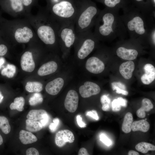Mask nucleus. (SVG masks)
<instances>
[{
  "mask_svg": "<svg viewBox=\"0 0 155 155\" xmlns=\"http://www.w3.org/2000/svg\"><path fill=\"white\" fill-rule=\"evenodd\" d=\"M127 1L142 12L155 18V8L152 5L151 0H129Z\"/></svg>",
  "mask_w": 155,
  "mask_h": 155,
  "instance_id": "11",
  "label": "nucleus"
},
{
  "mask_svg": "<svg viewBox=\"0 0 155 155\" xmlns=\"http://www.w3.org/2000/svg\"><path fill=\"white\" fill-rule=\"evenodd\" d=\"M112 88L113 90H116V92L117 94H121L125 95H127L128 94V92L127 91L120 89L117 87H115Z\"/></svg>",
  "mask_w": 155,
  "mask_h": 155,
  "instance_id": "44",
  "label": "nucleus"
},
{
  "mask_svg": "<svg viewBox=\"0 0 155 155\" xmlns=\"http://www.w3.org/2000/svg\"><path fill=\"white\" fill-rule=\"evenodd\" d=\"M26 18L38 39L45 44L55 46L59 43L58 32L60 24L46 10H40L36 15L31 13Z\"/></svg>",
  "mask_w": 155,
  "mask_h": 155,
  "instance_id": "3",
  "label": "nucleus"
},
{
  "mask_svg": "<svg viewBox=\"0 0 155 155\" xmlns=\"http://www.w3.org/2000/svg\"><path fill=\"white\" fill-rule=\"evenodd\" d=\"M16 71V68L14 65L8 64L2 69L0 73L3 76L11 78L14 76Z\"/></svg>",
  "mask_w": 155,
  "mask_h": 155,
  "instance_id": "29",
  "label": "nucleus"
},
{
  "mask_svg": "<svg viewBox=\"0 0 155 155\" xmlns=\"http://www.w3.org/2000/svg\"><path fill=\"white\" fill-rule=\"evenodd\" d=\"M133 119L132 114L128 112L125 115L122 126V130L125 133H128L131 130V125Z\"/></svg>",
  "mask_w": 155,
  "mask_h": 155,
  "instance_id": "25",
  "label": "nucleus"
},
{
  "mask_svg": "<svg viewBox=\"0 0 155 155\" xmlns=\"http://www.w3.org/2000/svg\"><path fill=\"white\" fill-rule=\"evenodd\" d=\"M77 37L74 22L60 24L58 32L59 43L63 51L67 53L74 44Z\"/></svg>",
  "mask_w": 155,
  "mask_h": 155,
  "instance_id": "8",
  "label": "nucleus"
},
{
  "mask_svg": "<svg viewBox=\"0 0 155 155\" xmlns=\"http://www.w3.org/2000/svg\"><path fill=\"white\" fill-rule=\"evenodd\" d=\"M78 155H88L89 153L86 149L84 148H81L79 150L78 153Z\"/></svg>",
  "mask_w": 155,
  "mask_h": 155,
  "instance_id": "46",
  "label": "nucleus"
},
{
  "mask_svg": "<svg viewBox=\"0 0 155 155\" xmlns=\"http://www.w3.org/2000/svg\"><path fill=\"white\" fill-rule=\"evenodd\" d=\"M1 0H0V1H1Z\"/></svg>",
  "mask_w": 155,
  "mask_h": 155,
  "instance_id": "54",
  "label": "nucleus"
},
{
  "mask_svg": "<svg viewBox=\"0 0 155 155\" xmlns=\"http://www.w3.org/2000/svg\"><path fill=\"white\" fill-rule=\"evenodd\" d=\"M24 7L29 12L27 9V7L30 6L32 4L33 0H20Z\"/></svg>",
  "mask_w": 155,
  "mask_h": 155,
  "instance_id": "45",
  "label": "nucleus"
},
{
  "mask_svg": "<svg viewBox=\"0 0 155 155\" xmlns=\"http://www.w3.org/2000/svg\"><path fill=\"white\" fill-rule=\"evenodd\" d=\"M25 89L29 92H39L42 90L43 85L38 82H28L26 84Z\"/></svg>",
  "mask_w": 155,
  "mask_h": 155,
  "instance_id": "27",
  "label": "nucleus"
},
{
  "mask_svg": "<svg viewBox=\"0 0 155 155\" xmlns=\"http://www.w3.org/2000/svg\"><path fill=\"white\" fill-rule=\"evenodd\" d=\"M150 127L149 123L145 119H142L133 122L131 128L133 131H140L146 132L149 130Z\"/></svg>",
  "mask_w": 155,
  "mask_h": 155,
  "instance_id": "24",
  "label": "nucleus"
},
{
  "mask_svg": "<svg viewBox=\"0 0 155 155\" xmlns=\"http://www.w3.org/2000/svg\"><path fill=\"white\" fill-rule=\"evenodd\" d=\"M86 115L96 120H98L99 119V117L97 112L94 110L88 112L86 113Z\"/></svg>",
  "mask_w": 155,
  "mask_h": 155,
  "instance_id": "41",
  "label": "nucleus"
},
{
  "mask_svg": "<svg viewBox=\"0 0 155 155\" xmlns=\"http://www.w3.org/2000/svg\"><path fill=\"white\" fill-rule=\"evenodd\" d=\"M80 8L75 7L68 0H62L55 3L47 10L61 24L74 22Z\"/></svg>",
  "mask_w": 155,
  "mask_h": 155,
  "instance_id": "6",
  "label": "nucleus"
},
{
  "mask_svg": "<svg viewBox=\"0 0 155 155\" xmlns=\"http://www.w3.org/2000/svg\"><path fill=\"white\" fill-rule=\"evenodd\" d=\"M100 11L96 5L91 3L80 7L74 21L76 34L91 30Z\"/></svg>",
  "mask_w": 155,
  "mask_h": 155,
  "instance_id": "5",
  "label": "nucleus"
},
{
  "mask_svg": "<svg viewBox=\"0 0 155 155\" xmlns=\"http://www.w3.org/2000/svg\"><path fill=\"white\" fill-rule=\"evenodd\" d=\"M4 59L3 57L0 58V69L3 66V65L5 63Z\"/></svg>",
  "mask_w": 155,
  "mask_h": 155,
  "instance_id": "48",
  "label": "nucleus"
},
{
  "mask_svg": "<svg viewBox=\"0 0 155 155\" xmlns=\"http://www.w3.org/2000/svg\"><path fill=\"white\" fill-rule=\"evenodd\" d=\"M77 123L78 126L81 128H84L86 127V124L82 120V118L80 115H78L76 117Z\"/></svg>",
  "mask_w": 155,
  "mask_h": 155,
  "instance_id": "43",
  "label": "nucleus"
},
{
  "mask_svg": "<svg viewBox=\"0 0 155 155\" xmlns=\"http://www.w3.org/2000/svg\"><path fill=\"white\" fill-rule=\"evenodd\" d=\"M128 155H139V153L134 150H130L128 152Z\"/></svg>",
  "mask_w": 155,
  "mask_h": 155,
  "instance_id": "47",
  "label": "nucleus"
},
{
  "mask_svg": "<svg viewBox=\"0 0 155 155\" xmlns=\"http://www.w3.org/2000/svg\"><path fill=\"white\" fill-rule=\"evenodd\" d=\"M100 102L102 105V110L104 111H108L110 108L109 104L111 102L110 98L106 96L103 95L101 97Z\"/></svg>",
  "mask_w": 155,
  "mask_h": 155,
  "instance_id": "36",
  "label": "nucleus"
},
{
  "mask_svg": "<svg viewBox=\"0 0 155 155\" xmlns=\"http://www.w3.org/2000/svg\"><path fill=\"white\" fill-rule=\"evenodd\" d=\"M147 119V118H146V119H145V120H146Z\"/></svg>",
  "mask_w": 155,
  "mask_h": 155,
  "instance_id": "53",
  "label": "nucleus"
},
{
  "mask_svg": "<svg viewBox=\"0 0 155 155\" xmlns=\"http://www.w3.org/2000/svg\"><path fill=\"white\" fill-rule=\"evenodd\" d=\"M136 150L144 154L147 153L149 151H154L155 146L150 143L146 142H141L135 146Z\"/></svg>",
  "mask_w": 155,
  "mask_h": 155,
  "instance_id": "30",
  "label": "nucleus"
},
{
  "mask_svg": "<svg viewBox=\"0 0 155 155\" xmlns=\"http://www.w3.org/2000/svg\"><path fill=\"white\" fill-rule=\"evenodd\" d=\"M127 104V100L121 97H119L114 100L112 102V110L114 112L119 111L121 109V106L125 107Z\"/></svg>",
  "mask_w": 155,
  "mask_h": 155,
  "instance_id": "32",
  "label": "nucleus"
},
{
  "mask_svg": "<svg viewBox=\"0 0 155 155\" xmlns=\"http://www.w3.org/2000/svg\"><path fill=\"white\" fill-rule=\"evenodd\" d=\"M43 98L42 94L38 92L34 93L29 99V102L31 106H34L42 103Z\"/></svg>",
  "mask_w": 155,
  "mask_h": 155,
  "instance_id": "34",
  "label": "nucleus"
},
{
  "mask_svg": "<svg viewBox=\"0 0 155 155\" xmlns=\"http://www.w3.org/2000/svg\"><path fill=\"white\" fill-rule=\"evenodd\" d=\"M116 53L117 56L120 58L129 61L135 59L139 53L138 51L136 49L127 48L123 46L118 47Z\"/></svg>",
  "mask_w": 155,
  "mask_h": 155,
  "instance_id": "16",
  "label": "nucleus"
},
{
  "mask_svg": "<svg viewBox=\"0 0 155 155\" xmlns=\"http://www.w3.org/2000/svg\"><path fill=\"white\" fill-rule=\"evenodd\" d=\"M20 63L21 68L23 71L29 72L33 71L35 65L32 52L29 51L25 52L21 56Z\"/></svg>",
  "mask_w": 155,
  "mask_h": 155,
  "instance_id": "15",
  "label": "nucleus"
},
{
  "mask_svg": "<svg viewBox=\"0 0 155 155\" xmlns=\"http://www.w3.org/2000/svg\"><path fill=\"white\" fill-rule=\"evenodd\" d=\"M25 99L22 96L17 97L14 99V102L11 103L10 108L11 110H17L21 112L24 109Z\"/></svg>",
  "mask_w": 155,
  "mask_h": 155,
  "instance_id": "31",
  "label": "nucleus"
},
{
  "mask_svg": "<svg viewBox=\"0 0 155 155\" xmlns=\"http://www.w3.org/2000/svg\"><path fill=\"white\" fill-rule=\"evenodd\" d=\"M111 85L112 88L117 87L124 90L126 89V87L125 85L120 82H114L112 83Z\"/></svg>",
  "mask_w": 155,
  "mask_h": 155,
  "instance_id": "42",
  "label": "nucleus"
},
{
  "mask_svg": "<svg viewBox=\"0 0 155 155\" xmlns=\"http://www.w3.org/2000/svg\"><path fill=\"white\" fill-rule=\"evenodd\" d=\"M3 138L0 134V146L3 143Z\"/></svg>",
  "mask_w": 155,
  "mask_h": 155,
  "instance_id": "50",
  "label": "nucleus"
},
{
  "mask_svg": "<svg viewBox=\"0 0 155 155\" xmlns=\"http://www.w3.org/2000/svg\"><path fill=\"white\" fill-rule=\"evenodd\" d=\"M64 84V80L62 78H57L47 84L45 87V90L49 94L55 95L60 92Z\"/></svg>",
  "mask_w": 155,
  "mask_h": 155,
  "instance_id": "17",
  "label": "nucleus"
},
{
  "mask_svg": "<svg viewBox=\"0 0 155 155\" xmlns=\"http://www.w3.org/2000/svg\"><path fill=\"white\" fill-rule=\"evenodd\" d=\"M27 155H38L39 153L38 150L34 148H30L26 151Z\"/></svg>",
  "mask_w": 155,
  "mask_h": 155,
  "instance_id": "40",
  "label": "nucleus"
},
{
  "mask_svg": "<svg viewBox=\"0 0 155 155\" xmlns=\"http://www.w3.org/2000/svg\"><path fill=\"white\" fill-rule=\"evenodd\" d=\"M100 91V86L96 83L90 81L85 82L80 86L79 92L83 98H88L99 94Z\"/></svg>",
  "mask_w": 155,
  "mask_h": 155,
  "instance_id": "10",
  "label": "nucleus"
},
{
  "mask_svg": "<svg viewBox=\"0 0 155 155\" xmlns=\"http://www.w3.org/2000/svg\"><path fill=\"white\" fill-rule=\"evenodd\" d=\"M98 40L91 30L77 34L74 44L77 57L80 59L87 57L94 50Z\"/></svg>",
  "mask_w": 155,
  "mask_h": 155,
  "instance_id": "7",
  "label": "nucleus"
},
{
  "mask_svg": "<svg viewBox=\"0 0 155 155\" xmlns=\"http://www.w3.org/2000/svg\"><path fill=\"white\" fill-rule=\"evenodd\" d=\"M122 9L121 17L130 38L140 41L148 40L150 31L155 27V18L131 4H128Z\"/></svg>",
  "mask_w": 155,
  "mask_h": 155,
  "instance_id": "1",
  "label": "nucleus"
},
{
  "mask_svg": "<svg viewBox=\"0 0 155 155\" xmlns=\"http://www.w3.org/2000/svg\"><path fill=\"white\" fill-rule=\"evenodd\" d=\"M74 140V136L73 133L67 129L62 130L58 131L55 137V143L59 147H63L67 142L73 143Z\"/></svg>",
  "mask_w": 155,
  "mask_h": 155,
  "instance_id": "14",
  "label": "nucleus"
},
{
  "mask_svg": "<svg viewBox=\"0 0 155 155\" xmlns=\"http://www.w3.org/2000/svg\"><path fill=\"white\" fill-rule=\"evenodd\" d=\"M0 129L3 133L8 134L11 130V127L8 119L5 117L0 116Z\"/></svg>",
  "mask_w": 155,
  "mask_h": 155,
  "instance_id": "33",
  "label": "nucleus"
},
{
  "mask_svg": "<svg viewBox=\"0 0 155 155\" xmlns=\"http://www.w3.org/2000/svg\"><path fill=\"white\" fill-rule=\"evenodd\" d=\"M0 30L6 40H13L20 43H26L38 39L32 26L24 19L8 20L0 19Z\"/></svg>",
  "mask_w": 155,
  "mask_h": 155,
  "instance_id": "4",
  "label": "nucleus"
},
{
  "mask_svg": "<svg viewBox=\"0 0 155 155\" xmlns=\"http://www.w3.org/2000/svg\"><path fill=\"white\" fill-rule=\"evenodd\" d=\"M47 112L44 110H32L29 111L26 117L27 119L37 121L43 117V115Z\"/></svg>",
  "mask_w": 155,
  "mask_h": 155,
  "instance_id": "28",
  "label": "nucleus"
},
{
  "mask_svg": "<svg viewBox=\"0 0 155 155\" xmlns=\"http://www.w3.org/2000/svg\"><path fill=\"white\" fill-rule=\"evenodd\" d=\"M2 16L1 15V13L0 12V19L2 17Z\"/></svg>",
  "mask_w": 155,
  "mask_h": 155,
  "instance_id": "52",
  "label": "nucleus"
},
{
  "mask_svg": "<svg viewBox=\"0 0 155 155\" xmlns=\"http://www.w3.org/2000/svg\"><path fill=\"white\" fill-rule=\"evenodd\" d=\"M26 129L31 132H35L41 130L43 127L39 121L27 119L26 120Z\"/></svg>",
  "mask_w": 155,
  "mask_h": 155,
  "instance_id": "26",
  "label": "nucleus"
},
{
  "mask_svg": "<svg viewBox=\"0 0 155 155\" xmlns=\"http://www.w3.org/2000/svg\"><path fill=\"white\" fill-rule=\"evenodd\" d=\"M135 64L131 61L122 63L120 66L119 71L122 76L125 79L128 80L132 77L135 69Z\"/></svg>",
  "mask_w": 155,
  "mask_h": 155,
  "instance_id": "19",
  "label": "nucleus"
},
{
  "mask_svg": "<svg viewBox=\"0 0 155 155\" xmlns=\"http://www.w3.org/2000/svg\"><path fill=\"white\" fill-rule=\"evenodd\" d=\"M145 72L141 76V80L143 84L148 85L151 83L155 79V68L152 64L148 63L144 67Z\"/></svg>",
  "mask_w": 155,
  "mask_h": 155,
  "instance_id": "18",
  "label": "nucleus"
},
{
  "mask_svg": "<svg viewBox=\"0 0 155 155\" xmlns=\"http://www.w3.org/2000/svg\"><path fill=\"white\" fill-rule=\"evenodd\" d=\"M19 139L24 144H32L37 140L36 137L31 132L24 130H21L20 132Z\"/></svg>",
  "mask_w": 155,
  "mask_h": 155,
  "instance_id": "23",
  "label": "nucleus"
},
{
  "mask_svg": "<svg viewBox=\"0 0 155 155\" xmlns=\"http://www.w3.org/2000/svg\"><path fill=\"white\" fill-rule=\"evenodd\" d=\"M100 140L106 145L109 146L111 144V142L107 137L104 134H101L100 136Z\"/></svg>",
  "mask_w": 155,
  "mask_h": 155,
  "instance_id": "39",
  "label": "nucleus"
},
{
  "mask_svg": "<svg viewBox=\"0 0 155 155\" xmlns=\"http://www.w3.org/2000/svg\"><path fill=\"white\" fill-rule=\"evenodd\" d=\"M6 40L3 37L0 38V57L6 55L8 52V47L5 42Z\"/></svg>",
  "mask_w": 155,
  "mask_h": 155,
  "instance_id": "35",
  "label": "nucleus"
},
{
  "mask_svg": "<svg viewBox=\"0 0 155 155\" xmlns=\"http://www.w3.org/2000/svg\"><path fill=\"white\" fill-rule=\"evenodd\" d=\"M53 123H51L49 126V129L52 132L56 130L59 123V120L58 118H55L53 119Z\"/></svg>",
  "mask_w": 155,
  "mask_h": 155,
  "instance_id": "37",
  "label": "nucleus"
},
{
  "mask_svg": "<svg viewBox=\"0 0 155 155\" xmlns=\"http://www.w3.org/2000/svg\"><path fill=\"white\" fill-rule=\"evenodd\" d=\"M119 11L106 8L100 11L93 32L98 40L123 39L127 36V33Z\"/></svg>",
  "mask_w": 155,
  "mask_h": 155,
  "instance_id": "2",
  "label": "nucleus"
},
{
  "mask_svg": "<svg viewBox=\"0 0 155 155\" xmlns=\"http://www.w3.org/2000/svg\"><path fill=\"white\" fill-rule=\"evenodd\" d=\"M2 37H3L2 33L0 30V38Z\"/></svg>",
  "mask_w": 155,
  "mask_h": 155,
  "instance_id": "51",
  "label": "nucleus"
},
{
  "mask_svg": "<svg viewBox=\"0 0 155 155\" xmlns=\"http://www.w3.org/2000/svg\"><path fill=\"white\" fill-rule=\"evenodd\" d=\"M0 4L2 9L11 16L16 17L31 14L26 9L20 0H1Z\"/></svg>",
  "mask_w": 155,
  "mask_h": 155,
  "instance_id": "9",
  "label": "nucleus"
},
{
  "mask_svg": "<svg viewBox=\"0 0 155 155\" xmlns=\"http://www.w3.org/2000/svg\"><path fill=\"white\" fill-rule=\"evenodd\" d=\"M153 105L149 99L144 98L142 101L141 107L137 110L136 114L137 116L140 118H143L146 116L145 112H148L153 108Z\"/></svg>",
  "mask_w": 155,
  "mask_h": 155,
  "instance_id": "22",
  "label": "nucleus"
},
{
  "mask_svg": "<svg viewBox=\"0 0 155 155\" xmlns=\"http://www.w3.org/2000/svg\"><path fill=\"white\" fill-rule=\"evenodd\" d=\"M49 116L47 113L43 115L42 118L39 121L43 127H45L47 125L49 121Z\"/></svg>",
  "mask_w": 155,
  "mask_h": 155,
  "instance_id": "38",
  "label": "nucleus"
},
{
  "mask_svg": "<svg viewBox=\"0 0 155 155\" xmlns=\"http://www.w3.org/2000/svg\"><path fill=\"white\" fill-rule=\"evenodd\" d=\"M4 98V96L0 90V104L3 102Z\"/></svg>",
  "mask_w": 155,
  "mask_h": 155,
  "instance_id": "49",
  "label": "nucleus"
},
{
  "mask_svg": "<svg viewBox=\"0 0 155 155\" xmlns=\"http://www.w3.org/2000/svg\"><path fill=\"white\" fill-rule=\"evenodd\" d=\"M78 102L77 92L74 90H70L68 92L65 98V107L69 112L74 113L78 108Z\"/></svg>",
  "mask_w": 155,
  "mask_h": 155,
  "instance_id": "12",
  "label": "nucleus"
},
{
  "mask_svg": "<svg viewBox=\"0 0 155 155\" xmlns=\"http://www.w3.org/2000/svg\"><path fill=\"white\" fill-rule=\"evenodd\" d=\"M57 67L56 62L50 61L43 64L40 67L38 71V74L41 76L48 75L55 72Z\"/></svg>",
  "mask_w": 155,
  "mask_h": 155,
  "instance_id": "20",
  "label": "nucleus"
},
{
  "mask_svg": "<svg viewBox=\"0 0 155 155\" xmlns=\"http://www.w3.org/2000/svg\"><path fill=\"white\" fill-rule=\"evenodd\" d=\"M105 8L119 11L123 9L128 4L126 0H101Z\"/></svg>",
  "mask_w": 155,
  "mask_h": 155,
  "instance_id": "21",
  "label": "nucleus"
},
{
  "mask_svg": "<svg viewBox=\"0 0 155 155\" xmlns=\"http://www.w3.org/2000/svg\"><path fill=\"white\" fill-rule=\"evenodd\" d=\"M85 67L89 72L94 74H98L104 70L105 65L104 63L99 58L93 56L86 61Z\"/></svg>",
  "mask_w": 155,
  "mask_h": 155,
  "instance_id": "13",
  "label": "nucleus"
}]
</instances>
